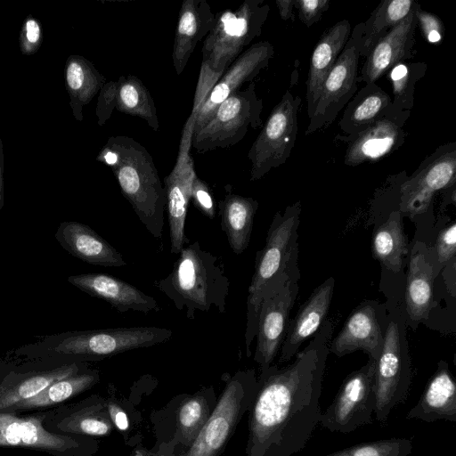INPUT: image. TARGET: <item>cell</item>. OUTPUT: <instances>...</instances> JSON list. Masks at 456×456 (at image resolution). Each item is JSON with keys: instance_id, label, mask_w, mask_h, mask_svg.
<instances>
[{"instance_id": "cell-1", "label": "cell", "mask_w": 456, "mask_h": 456, "mask_svg": "<svg viewBox=\"0 0 456 456\" xmlns=\"http://www.w3.org/2000/svg\"><path fill=\"white\" fill-rule=\"evenodd\" d=\"M332 333L327 319L290 364L261 370L247 456H292L304 449L322 415L319 401Z\"/></svg>"}, {"instance_id": "cell-2", "label": "cell", "mask_w": 456, "mask_h": 456, "mask_svg": "<svg viewBox=\"0 0 456 456\" xmlns=\"http://www.w3.org/2000/svg\"><path fill=\"white\" fill-rule=\"evenodd\" d=\"M99 159L111 167L123 196L147 231L160 239L166 191L147 149L134 138L114 135L109 138Z\"/></svg>"}, {"instance_id": "cell-3", "label": "cell", "mask_w": 456, "mask_h": 456, "mask_svg": "<svg viewBox=\"0 0 456 456\" xmlns=\"http://www.w3.org/2000/svg\"><path fill=\"white\" fill-rule=\"evenodd\" d=\"M300 214V201L276 212L267 232L265 245L256 253L247 298L245 343L248 356L256 336L259 311L265 292L285 277L300 275L297 241Z\"/></svg>"}, {"instance_id": "cell-4", "label": "cell", "mask_w": 456, "mask_h": 456, "mask_svg": "<svg viewBox=\"0 0 456 456\" xmlns=\"http://www.w3.org/2000/svg\"><path fill=\"white\" fill-rule=\"evenodd\" d=\"M179 254L173 270L157 281V288L177 310L185 309L188 319H194L198 311L212 308L224 314L230 281L217 257L202 249L198 241L183 248Z\"/></svg>"}, {"instance_id": "cell-5", "label": "cell", "mask_w": 456, "mask_h": 456, "mask_svg": "<svg viewBox=\"0 0 456 456\" xmlns=\"http://www.w3.org/2000/svg\"><path fill=\"white\" fill-rule=\"evenodd\" d=\"M385 324L383 346L374 371V414L381 425L387 424L391 411L406 400L412 379L406 319L402 310H391Z\"/></svg>"}, {"instance_id": "cell-6", "label": "cell", "mask_w": 456, "mask_h": 456, "mask_svg": "<svg viewBox=\"0 0 456 456\" xmlns=\"http://www.w3.org/2000/svg\"><path fill=\"white\" fill-rule=\"evenodd\" d=\"M270 6L264 0H246L235 10L216 14L203 41L201 66L222 77L245 48L258 37Z\"/></svg>"}, {"instance_id": "cell-7", "label": "cell", "mask_w": 456, "mask_h": 456, "mask_svg": "<svg viewBox=\"0 0 456 456\" xmlns=\"http://www.w3.org/2000/svg\"><path fill=\"white\" fill-rule=\"evenodd\" d=\"M263 100L250 82L246 89L227 97L208 122L193 133L191 146L200 153L224 149L240 142L248 131L263 124Z\"/></svg>"}, {"instance_id": "cell-8", "label": "cell", "mask_w": 456, "mask_h": 456, "mask_svg": "<svg viewBox=\"0 0 456 456\" xmlns=\"http://www.w3.org/2000/svg\"><path fill=\"white\" fill-rule=\"evenodd\" d=\"M173 331L159 327L114 328L68 332L53 340L50 353L81 359H102L170 339Z\"/></svg>"}, {"instance_id": "cell-9", "label": "cell", "mask_w": 456, "mask_h": 456, "mask_svg": "<svg viewBox=\"0 0 456 456\" xmlns=\"http://www.w3.org/2000/svg\"><path fill=\"white\" fill-rule=\"evenodd\" d=\"M301 102L299 95L287 90L271 111L248 153L250 181L261 179L290 157L298 131L297 112Z\"/></svg>"}, {"instance_id": "cell-10", "label": "cell", "mask_w": 456, "mask_h": 456, "mask_svg": "<svg viewBox=\"0 0 456 456\" xmlns=\"http://www.w3.org/2000/svg\"><path fill=\"white\" fill-rule=\"evenodd\" d=\"M256 387L253 370L237 372L227 383L216 408L184 456H216L243 411L251 405Z\"/></svg>"}, {"instance_id": "cell-11", "label": "cell", "mask_w": 456, "mask_h": 456, "mask_svg": "<svg viewBox=\"0 0 456 456\" xmlns=\"http://www.w3.org/2000/svg\"><path fill=\"white\" fill-rule=\"evenodd\" d=\"M375 362L369 359L359 370L346 376L332 403L322 412L319 423L322 428L348 434L372 422L376 403Z\"/></svg>"}, {"instance_id": "cell-12", "label": "cell", "mask_w": 456, "mask_h": 456, "mask_svg": "<svg viewBox=\"0 0 456 456\" xmlns=\"http://www.w3.org/2000/svg\"><path fill=\"white\" fill-rule=\"evenodd\" d=\"M456 182V142H446L427 156L414 173L406 176L399 190L402 216L413 217L426 212L435 194Z\"/></svg>"}, {"instance_id": "cell-13", "label": "cell", "mask_w": 456, "mask_h": 456, "mask_svg": "<svg viewBox=\"0 0 456 456\" xmlns=\"http://www.w3.org/2000/svg\"><path fill=\"white\" fill-rule=\"evenodd\" d=\"M300 275H291L271 287L261 304L254 360L261 370L272 365L284 340L292 310L299 291Z\"/></svg>"}, {"instance_id": "cell-14", "label": "cell", "mask_w": 456, "mask_h": 456, "mask_svg": "<svg viewBox=\"0 0 456 456\" xmlns=\"http://www.w3.org/2000/svg\"><path fill=\"white\" fill-rule=\"evenodd\" d=\"M196 118L197 112L191 110L183 127L175 166L164 179L171 253L173 254H179L183 248L185 219L192 183L197 176L190 153Z\"/></svg>"}, {"instance_id": "cell-15", "label": "cell", "mask_w": 456, "mask_h": 456, "mask_svg": "<svg viewBox=\"0 0 456 456\" xmlns=\"http://www.w3.org/2000/svg\"><path fill=\"white\" fill-rule=\"evenodd\" d=\"M360 58L356 40L350 35L343 51L323 82L315 110L309 118L305 135H310L331 125L356 94Z\"/></svg>"}, {"instance_id": "cell-16", "label": "cell", "mask_w": 456, "mask_h": 456, "mask_svg": "<svg viewBox=\"0 0 456 456\" xmlns=\"http://www.w3.org/2000/svg\"><path fill=\"white\" fill-rule=\"evenodd\" d=\"M411 111L392 109L362 132L336 139L346 142L344 163L349 167L375 162L398 150L405 142L404 126Z\"/></svg>"}, {"instance_id": "cell-17", "label": "cell", "mask_w": 456, "mask_h": 456, "mask_svg": "<svg viewBox=\"0 0 456 456\" xmlns=\"http://www.w3.org/2000/svg\"><path fill=\"white\" fill-rule=\"evenodd\" d=\"M274 55V47L268 41H260L247 48L224 71L204 100L196 118L194 132L202 127L217 107L231 94L239 91L268 65Z\"/></svg>"}, {"instance_id": "cell-18", "label": "cell", "mask_w": 456, "mask_h": 456, "mask_svg": "<svg viewBox=\"0 0 456 456\" xmlns=\"http://www.w3.org/2000/svg\"><path fill=\"white\" fill-rule=\"evenodd\" d=\"M413 8L396 26L390 29L374 45L358 75V84L376 83L395 65L406 61L415 55V33L417 19Z\"/></svg>"}, {"instance_id": "cell-19", "label": "cell", "mask_w": 456, "mask_h": 456, "mask_svg": "<svg viewBox=\"0 0 456 456\" xmlns=\"http://www.w3.org/2000/svg\"><path fill=\"white\" fill-rule=\"evenodd\" d=\"M380 310V305L376 301H364L358 305L330 343V352L341 357L362 350L369 359L376 361L384 342L385 329H382Z\"/></svg>"}, {"instance_id": "cell-20", "label": "cell", "mask_w": 456, "mask_h": 456, "mask_svg": "<svg viewBox=\"0 0 456 456\" xmlns=\"http://www.w3.org/2000/svg\"><path fill=\"white\" fill-rule=\"evenodd\" d=\"M48 413L20 418L11 411H0V446H21L57 452L77 449V440L45 428L43 422Z\"/></svg>"}, {"instance_id": "cell-21", "label": "cell", "mask_w": 456, "mask_h": 456, "mask_svg": "<svg viewBox=\"0 0 456 456\" xmlns=\"http://www.w3.org/2000/svg\"><path fill=\"white\" fill-rule=\"evenodd\" d=\"M334 287V278L326 279L314 289L295 317L289 321L281 347L280 363L291 360L301 345L313 337L327 320Z\"/></svg>"}, {"instance_id": "cell-22", "label": "cell", "mask_w": 456, "mask_h": 456, "mask_svg": "<svg viewBox=\"0 0 456 456\" xmlns=\"http://www.w3.org/2000/svg\"><path fill=\"white\" fill-rule=\"evenodd\" d=\"M68 281L92 297L101 298L118 312L129 310L148 314L159 310L155 298L136 287L106 273L71 275Z\"/></svg>"}, {"instance_id": "cell-23", "label": "cell", "mask_w": 456, "mask_h": 456, "mask_svg": "<svg viewBox=\"0 0 456 456\" xmlns=\"http://www.w3.org/2000/svg\"><path fill=\"white\" fill-rule=\"evenodd\" d=\"M352 28L341 20L328 28L315 45L306 78V114L310 118L318 102L323 82L347 43Z\"/></svg>"}, {"instance_id": "cell-24", "label": "cell", "mask_w": 456, "mask_h": 456, "mask_svg": "<svg viewBox=\"0 0 456 456\" xmlns=\"http://www.w3.org/2000/svg\"><path fill=\"white\" fill-rule=\"evenodd\" d=\"M55 238L70 255L94 265L122 267L126 262L121 254L86 224L69 221L59 225Z\"/></svg>"}, {"instance_id": "cell-25", "label": "cell", "mask_w": 456, "mask_h": 456, "mask_svg": "<svg viewBox=\"0 0 456 456\" xmlns=\"http://www.w3.org/2000/svg\"><path fill=\"white\" fill-rule=\"evenodd\" d=\"M216 19L206 0H184L175 33L172 59L177 75L182 74L198 43L211 30Z\"/></svg>"}, {"instance_id": "cell-26", "label": "cell", "mask_w": 456, "mask_h": 456, "mask_svg": "<svg viewBox=\"0 0 456 456\" xmlns=\"http://www.w3.org/2000/svg\"><path fill=\"white\" fill-rule=\"evenodd\" d=\"M406 419L426 422L456 421V383L446 362H438L436 372L418 403L407 412Z\"/></svg>"}, {"instance_id": "cell-27", "label": "cell", "mask_w": 456, "mask_h": 456, "mask_svg": "<svg viewBox=\"0 0 456 456\" xmlns=\"http://www.w3.org/2000/svg\"><path fill=\"white\" fill-rule=\"evenodd\" d=\"M436 267L428 257L426 247L417 242L411 249L406 281L405 305L411 327L428 318L433 299Z\"/></svg>"}, {"instance_id": "cell-28", "label": "cell", "mask_w": 456, "mask_h": 456, "mask_svg": "<svg viewBox=\"0 0 456 456\" xmlns=\"http://www.w3.org/2000/svg\"><path fill=\"white\" fill-rule=\"evenodd\" d=\"M392 99L376 83L364 85L345 107L338 122L343 135L358 134L391 110Z\"/></svg>"}, {"instance_id": "cell-29", "label": "cell", "mask_w": 456, "mask_h": 456, "mask_svg": "<svg viewBox=\"0 0 456 456\" xmlns=\"http://www.w3.org/2000/svg\"><path fill=\"white\" fill-rule=\"evenodd\" d=\"M78 370L77 363H70L47 370L10 373L0 385V411L36 396L53 382L76 375Z\"/></svg>"}, {"instance_id": "cell-30", "label": "cell", "mask_w": 456, "mask_h": 456, "mask_svg": "<svg viewBox=\"0 0 456 456\" xmlns=\"http://www.w3.org/2000/svg\"><path fill=\"white\" fill-rule=\"evenodd\" d=\"M414 4L412 0H383L365 21L356 24L351 35L360 56L366 58L378 41L408 15Z\"/></svg>"}, {"instance_id": "cell-31", "label": "cell", "mask_w": 456, "mask_h": 456, "mask_svg": "<svg viewBox=\"0 0 456 456\" xmlns=\"http://www.w3.org/2000/svg\"><path fill=\"white\" fill-rule=\"evenodd\" d=\"M258 202L251 198L227 192L219 201L221 226L236 255L248 248Z\"/></svg>"}, {"instance_id": "cell-32", "label": "cell", "mask_w": 456, "mask_h": 456, "mask_svg": "<svg viewBox=\"0 0 456 456\" xmlns=\"http://www.w3.org/2000/svg\"><path fill=\"white\" fill-rule=\"evenodd\" d=\"M402 217L399 209L393 211L376 229L372 237L373 256L384 268L395 273L403 270V258L408 253Z\"/></svg>"}, {"instance_id": "cell-33", "label": "cell", "mask_w": 456, "mask_h": 456, "mask_svg": "<svg viewBox=\"0 0 456 456\" xmlns=\"http://www.w3.org/2000/svg\"><path fill=\"white\" fill-rule=\"evenodd\" d=\"M117 82L116 109L125 114L144 119L159 131V122L153 98L142 80L134 75L121 76Z\"/></svg>"}, {"instance_id": "cell-34", "label": "cell", "mask_w": 456, "mask_h": 456, "mask_svg": "<svg viewBox=\"0 0 456 456\" xmlns=\"http://www.w3.org/2000/svg\"><path fill=\"white\" fill-rule=\"evenodd\" d=\"M97 372L76 374L57 380L36 396L18 403L8 411L32 409L57 404L88 389L98 381Z\"/></svg>"}, {"instance_id": "cell-35", "label": "cell", "mask_w": 456, "mask_h": 456, "mask_svg": "<svg viewBox=\"0 0 456 456\" xmlns=\"http://www.w3.org/2000/svg\"><path fill=\"white\" fill-rule=\"evenodd\" d=\"M113 427L107 406L95 404L67 414L55 428L68 434L102 436L110 434Z\"/></svg>"}, {"instance_id": "cell-36", "label": "cell", "mask_w": 456, "mask_h": 456, "mask_svg": "<svg viewBox=\"0 0 456 456\" xmlns=\"http://www.w3.org/2000/svg\"><path fill=\"white\" fill-rule=\"evenodd\" d=\"M428 69L426 62H400L387 73L392 85V109L411 111L414 105L416 84Z\"/></svg>"}, {"instance_id": "cell-37", "label": "cell", "mask_w": 456, "mask_h": 456, "mask_svg": "<svg viewBox=\"0 0 456 456\" xmlns=\"http://www.w3.org/2000/svg\"><path fill=\"white\" fill-rule=\"evenodd\" d=\"M411 451V439L389 438L361 443L325 456H408Z\"/></svg>"}, {"instance_id": "cell-38", "label": "cell", "mask_w": 456, "mask_h": 456, "mask_svg": "<svg viewBox=\"0 0 456 456\" xmlns=\"http://www.w3.org/2000/svg\"><path fill=\"white\" fill-rule=\"evenodd\" d=\"M209 416L204 397L194 396L183 402L178 411V426L186 441H194Z\"/></svg>"}, {"instance_id": "cell-39", "label": "cell", "mask_w": 456, "mask_h": 456, "mask_svg": "<svg viewBox=\"0 0 456 456\" xmlns=\"http://www.w3.org/2000/svg\"><path fill=\"white\" fill-rule=\"evenodd\" d=\"M415 14L417 28H420L426 41L432 45L443 42L444 36L443 20L437 15L421 9L419 4L416 5Z\"/></svg>"}, {"instance_id": "cell-40", "label": "cell", "mask_w": 456, "mask_h": 456, "mask_svg": "<svg viewBox=\"0 0 456 456\" xmlns=\"http://www.w3.org/2000/svg\"><path fill=\"white\" fill-rule=\"evenodd\" d=\"M438 269L454 261L456 253V224L452 222L439 232L436 242Z\"/></svg>"}, {"instance_id": "cell-41", "label": "cell", "mask_w": 456, "mask_h": 456, "mask_svg": "<svg viewBox=\"0 0 456 456\" xmlns=\"http://www.w3.org/2000/svg\"><path fill=\"white\" fill-rule=\"evenodd\" d=\"M330 4L329 0H295V9L300 21L309 28L319 21Z\"/></svg>"}, {"instance_id": "cell-42", "label": "cell", "mask_w": 456, "mask_h": 456, "mask_svg": "<svg viewBox=\"0 0 456 456\" xmlns=\"http://www.w3.org/2000/svg\"><path fill=\"white\" fill-rule=\"evenodd\" d=\"M191 199L195 207L207 217L213 219L216 207L208 184L196 176L191 186Z\"/></svg>"}, {"instance_id": "cell-43", "label": "cell", "mask_w": 456, "mask_h": 456, "mask_svg": "<svg viewBox=\"0 0 456 456\" xmlns=\"http://www.w3.org/2000/svg\"><path fill=\"white\" fill-rule=\"evenodd\" d=\"M117 106V82L110 81L105 84L102 89L99 102V122L105 123Z\"/></svg>"}, {"instance_id": "cell-44", "label": "cell", "mask_w": 456, "mask_h": 456, "mask_svg": "<svg viewBox=\"0 0 456 456\" xmlns=\"http://www.w3.org/2000/svg\"><path fill=\"white\" fill-rule=\"evenodd\" d=\"M87 71L88 70L86 69H85L78 62H71L69 65L67 69V81L72 90L78 91L82 87L86 88L88 79L98 76L97 74H94L88 78Z\"/></svg>"}, {"instance_id": "cell-45", "label": "cell", "mask_w": 456, "mask_h": 456, "mask_svg": "<svg viewBox=\"0 0 456 456\" xmlns=\"http://www.w3.org/2000/svg\"><path fill=\"white\" fill-rule=\"evenodd\" d=\"M107 410L113 425L122 431L128 428V419L122 409L114 403H109L107 405Z\"/></svg>"}, {"instance_id": "cell-46", "label": "cell", "mask_w": 456, "mask_h": 456, "mask_svg": "<svg viewBox=\"0 0 456 456\" xmlns=\"http://www.w3.org/2000/svg\"><path fill=\"white\" fill-rule=\"evenodd\" d=\"M279 14L283 20H293L295 9V0H276Z\"/></svg>"}, {"instance_id": "cell-47", "label": "cell", "mask_w": 456, "mask_h": 456, "mask_svg": "<svg viewBox=\"0 0 456 456\" xmlns=\"http://www.w3.org/2000/svg\"><path fill=\"white\" fill-rule=\"evenodd\" d=\"M27 37L28 39L35 43L39 37V28L35 20H29L27 22Z\"/></svg>"}, {"instance_id": "cell-48", "label": "cell", "mask_w": 456, "mask_h": 456, "mask_svg": "<svg viewBox=\"0 0 456 456\" xmlns=\"http://www.w3.org/2000/svg\"><path fill=\"white\" fill-rule=\"evenodd\" d=\"M134 456H143L140 451H136Z\"/></svg>"}]
</instances>
